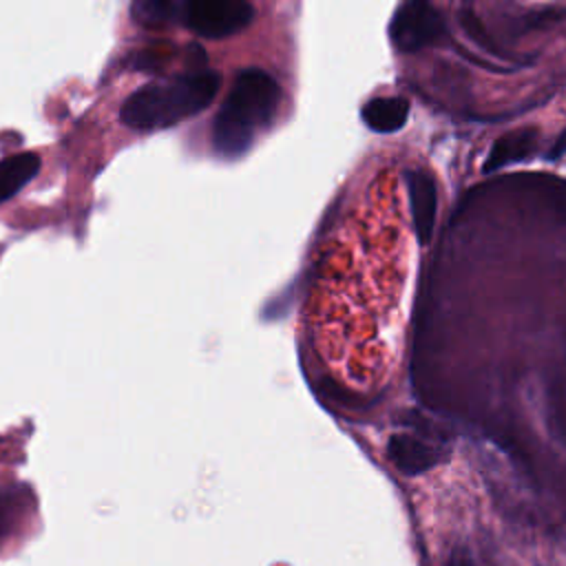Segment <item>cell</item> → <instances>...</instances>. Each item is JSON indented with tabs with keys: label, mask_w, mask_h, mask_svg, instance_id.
Instances as JSON below:
<instances>
[{
	"label": "cell",
	"mask_w": 566,
	"mask_h": 566,
	"mask_svg": "<svg viewBox=\"0 0 566 566\" xmlns=\"http://www.w3.org/2000/svg\"><path fill=\"white\" fill-rule=\"evenodd\" d=\"M27 495H20V486H9L0 491V542L13 533V524L18 520V513L22 511V500Z\"/></svg>",
	"instance_id": "cell-11"
},
{
	"label": "cell",
	"mask_w": 566,
	"mask_h": 566,
	"mask_svg": "<svg viewBox=\"0 0 566 566\" xmlns=\"http://www.w3.org/2000/svg\"><path fill=\"white\" fill-rule=\"evenodd\" d=\"M387 458L405 475H420L438 462L436 449L411 433L391 436L387 442Z\"/></svg>",
	"instance_id": "cell-6"
},
{
	"label": "cell",
	"mask_w": 566,
	"mask_h": 566,
	"mask_svg": "<svg viewBox=\"0 0 566 566\" xmlns=\"http://www.w3.org/2000/svg\"><path fill=\"white\" fill-rule=\"evenodd\" d=\"M179 0H133L130 15L139 27L161 29L177 20Z\"/></svg>",
	"instance_id": "cell-10"
},
{
	"label": "cell",
	"mask_w": 566,
	"mask_h": 566,
	"mask_svg": "<svg viewBox=\"0 0 566 566\" xmlns=\"http://www.w3.org/2000/svg\"><path fill=\"white\" fill-rule=\"evenodd\" d=\"M535 142H537L535 128H522V130H513V133L500 137L491 146V153L484 161V172H493L506 164L526 159L531 155Z\"/></svg>",
	"instance_id": "cell-8"
},
{
	"label": "cell",
	"mask_w": 566,
	"mask_h": 566,
	"mask_svg": "<svg viewBox=\"0 0 566 566\" xmlns=\"http://www.w3.org/2000/svg\"><path fill=\"white\" fill-rule=\"evenodd\" d=\"M40 170V157L33 153H20L0 159V203L20 192Z\"/></svg>",
	"instance_id": "cell-9"
},
{
	"label": "cell",
	"mask_w": 566,
	"mask_h": 566,
	"mask_svg": "<svg viewBox=\"0 0 566 566\" xmlns=\"http://www.w3.org/2000/svg\"><path fill=\"white\" fill-rule=\"evenodd\" d=\"M360 117L374 133H394L409 119V102L400 95L371 97L363 108Z\"/></svg>",
	"instance_id": "cell-7"
},
{
	"label": "cell",
	"mask_w": 566,
	"mask_h": 566,
	"mask_svg": "<svg viewBox=\"0 0 566 566\" xmlns=\"http://www.w3.org/2000/svg\"><path fill=\"white\" fill-rule=\"evenodd\" d=\"M405 179H407L413 232L420 245H427L433 234L436 214H438V188L433 177L420 168H409L405 172Z\"/></svg>",
	"instance_id": "cell-5"
},
{
	"label": "cell",
	"mask_w": 566,
	"mask_h": 566,
	"mask_svg": "<svg viewBox=\"0 0 566 566\" xmlns=\"http://www.w3.org/2000/svg\"><path fill=\"white\" fill-rule=\"evenodd\" d=\"M444 33V18L431 0H402L389 22L391 44L402 53L436 44Z\"/></svg>",
	"instance_id": "cell-3"
},
{
	"label": "cell",
	"mask_w": 566,
	"mask_h": 566,
	"mask_svg": "<svg viewBox=\"0 0 566 566\" xmlns=\"http://www.w3.org/2000/svg\"><path fill=\"white\" fill-rule=\"evenodd\" d=\"M254 18L248 0H184V20L201 38L221 40L245 29Z\"/></svg>",
	"instance_id": "cell-4"
},
{
	"label": "cell",
	"mask_w": 566,
	"mask_h": 566,
	"mask_svg": "<svg viewBox=\"0 0 566 566\" xmlns=\"http://www.w3.org/2000/svg\"><path fill=\"white\" fill-rule=\"evenodd\" d=\"M221 77L214 71H197L172 80L148 82L122 104L119 117L128 128L157 130L175 126L210 106Z\"/></svg>",
	"instance_id": "cell-2"
},
{
	"label": "cell",
	"mask_w": 566,
	"mask_h": 566,
	"mask_svg": "<svg viewBox=\"0 0 566 566\" xmlns=\"http://www.w3.org/2000/svg\"><path fill=\"white\" fill-rule=\"evenodd\" d=\"M447 566H475L473 559L464 553V551H455L451 557H449V564Z\"/></svg>",
	"instance_id": "cell-12"
},
{
	"label": "cell",
	"mask_w": 566,
	"mask_h": 566,
	"mask_svg": "<svg viewBox=\"0 0 566 566\" xmlns=\"http://www.w3.org/2000/svg\"><path fill=\"white\" fill-rule=\"evenodd\" d=\"M281 104L279 82L263 69H243L212 122V148L219 157H241L254 135L268 128Z\"/></svg>",
	"instance_id": "cell-1"
}]
</instances>
